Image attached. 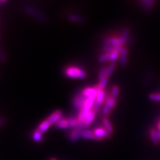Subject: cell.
Instances as JSON below:
<instances>
[{
    "mask_svg": "<svg viewBox=\"0 0 160 160\" xmlns=\"http://www.w3.org/2000/svg\"><path fill=\"white\" fill-rule=\"evenodd\" d=\"M119 88L118 86H114L112 88V98L113 99H117L118 95H119Z\"/></svg>",
    "mask_w": 160,
    "mask_h": 160,
    "instance_id": "cell-22",
    "label": "cell"
},
{
    "mask_svg": "<svg viewBox=\"0 0 160 160\" xmlns=\"http://www.w3.org/2000/svg\"><path fill=\"white\" fill-rule=\"evenodd\" d=\"M149 98L153 101H160V93H151L149 96Z\"/></svg>",
    "mask_w": 160,
    "mask_h": 160,
    "instance_id": "cell-26",
    "label": "cell"
},
{
    "mask_svg": "<svg viewBox=\"0 0 160 160\" xmlns=\"http://www.w3.org/2000/svg\"><path fill=\"white\" fill-rule=\"evenodd\" d=\"M108 80H109V78L106 77L104 79H103L102 81H100L99 83H98V88L99 89H103L106 86H107V83L108 82Z\"/></svg>",
    "mask_w": 160,
    "mask_h": 160,
    "instance_id": "cell-21",
    "label": "cell"
},
{
    "mask_svg": "<svg viewBox=\"0 0 160 160\" xmlns=\"http://www.w3.org/2000/svg\"><path fill=\"white\" fill-rule=\"evenodd\" d=\"M93 134L97 140H102L103 138H109L111 136V134L107 131L105 128H98L95 129L93 130Z\"/></svg>",
    "mask_w": 160,
    "mask_h": 160,
    "instance_id": "cell-3",
    "label": "cell"
},
{
    "mask_svg": "<svg viewBox=\"0 0 160 160\" xmlns=\"http://www.w3.org/2000/svg\"><path fill=\"white\" fill-rule=\"evenodd\" d=\"M102 123L103 124L105 128L106 129L107 131L110 134H112L113 132V127L112 126L111 123H110V122L109 121V119L107 118H103L102 119Z\"/></svg>",
    "mask_w": 160,
    "mask_h": 160,
    "instance_id": "cell-15",
    "label": "cell"
},
{
    "mask_svg": "<svg viewBox=\"0 0 160 160\" xmlns=\"http://www.w3.org/2000/svg\"><path fill=\"white\" fill-rule=\"evenodd\" d=\"M129 32H130V29H129L128 28H124V29H123V32H122V36H121V37L128 38Z\"/></svg>",
    "mask_w": 160,
    "mask_h": 160,
    "instance_id": "cell-27",
    "label": "cell"
},
{
    "mask_svg": "<svg viewBox=\"0 0 160 160\" xmlns=\"http://www.w3.org/2000/svg\"><path fill=\"white\" fill-rule=\"evenodd\" d=\"M98 60L100 62H105L106 61H109V53H104L103 54L100 55L98 58Z\"/></svg>",
    "mask_w": 160,
    "mask_h": 160,
    "instance_id": "cell-23",
    "label": "cell"
},
{
    "mask_svg": "<svg viewBox=\"0 0 160 160\" xmlns=\"http://www.w3.org/2000/svg\"><path fill=\"white\" fill-rule=\"evenodd\" d=\"M50 160H58V159H56V158H52Z\"/></svg>",
    "mask_w": 160,
    "mask_h": 160,
    "instance_id": "cell-33",
    "label": "cell"
},
{
    "mask_svg": "<svg viewBox=\"0 0 160 160\" xmlns=\"http://www.w3.org/2000/svg\"><path fill=\"white\" fill-rule=\"evenodd\" d=\"M141 3L144 4V9L148 11L154 3V1L153 0H143V1H141Z\"/></svg>",
    "mask_w": 160,
    "mask_h": 160,
    "instance_id": "cell-20",
    "label": "cell"
},
{
    "mask_svg": "<svg viewBox=\"0 0 160 160\" xmlns=\"http://www.w3.org/2000/svg\"><path fill=\"white\" fill-rule=\"evenodd\" d=\"M62 118V112L60 110H56L53 112L51 115H49V117L46 119L48 122L51 125L55 123L56 124L60 119Z\"/></svg>",
    "mask_w": 160,
    "mask_h": 160,
    "instance_id": "cell-5",
    "label": "cell"
},
{
    "mask_svg": "<svg viewBox=\"0 0 160 160\" xmlns=\"http://www.w3.org/2000/svg\"><path fill=\"white\" fill-rule=\"evenodd\" d=\"M82 138L86 139L97 140L96 138L95 137L93 134V130H91V129H83Z\"/></svg>",
    "mask_w": 160,
    "mask_h": 160,
    "instance_id": "cell-10",
    "label": "cell"
},
{
    "mask_svg": "<svg viewBox=\"0 0 160 160\" xmlns=\"http://www.w3.org/2000/svg\"><path fill=\"white\" fill-rule=\"evenodd\" d=\"M157 137L159 142H160V132H157Z\"/></svg>",
    "mask_w": 160,
    "mask_h": 160,
    "instance_id": "cell-30",
    "label": "cell"
},
{
    "mask_svg": "<svg viewBox=\"0 0 160 160\" xmlns=\"http://www.w3.org/2000/svg\"><path fill=\"white\" fill-rule=\"evenodd\" d=\"M119 55H120V53H119L118 52H112L111 53H109V61L111 62H116V60H117L118 58L119 57Z\"/></svg>",
    "mask_w": 160,
    "mask_h": 160,
    "instance_id": "cell-24",
    "label": "cell"
},
{
    "mask_svg": "<svg viewBox=\"0 0 160 160\" xmlns=\"http://www.w3.org/2000/svg\"><path fill=\"white\" fill-rule=\"evenodd\" d=\"M158 128L159 129V132H160V123H159L158 124Z\"/></svg>",
    "mask_w": 160,
    "mask_h": 160,
    "instance_id": "cell-31",
    "label": "cell"
},
{
    "mask_svg": "<svg viewBox=\"0 0 160 160\" xmlns=\"http://www.w3.org/2000/svg\"><path fill=\"white\" fill-rule=\"evenodd\" d=\"M111 112V109H110L106 105H105V106L103 108L102 110V113L104 115V116H108V115Z\"/></svg>",
    "mask_w": 160,
    "mask_h": 160,
    "instance_id": "cell-28",
    "label": "cell"
},
{
    "mask_svg": "<svg viewBox=\"0 0 160 160\" xmlns=\"http://www.w3.org/2000/svg\"><path fill=\"white\" fill-rule=\"evenodd\" d=\"M0 60H1V61H2V62H4L5 60V56H4V55L3 54V53L2 52V51H1V49H0Z\"/></svg>",
    "mask_w": 160,
    "mask_h": 160,
    "instance_id": "cell-29",
    "label": "cell"
},
{
    "mask_svg": "<svg viewBox=\"0 0 160 160\" xmlns=\"http://www.w3.org/2000/svg\"><path fill=\"white\" fill-rule=\"evenodd\" d=\"M82 132L83 129H72L68 134V139H69V141L72 142H76L79 139H80V138H82Z\"/></svg>",
    "mask_w": 160,
    "mask_h": 160,
    "instance_id": "cell-4",
    "label": "cell"
},
{
    "mask_svg": "<svg viewBox=\"0 0 160 160\" xmlns=\"http://www.w3.org/2000/svg\"><path fill=\"white\" fill-rule=\"evenodd\" d=\"M3 122H4V121H3V119H0V126H1V125L3 123Z\"/></svg>",
    "mask_w": 160,
    "mask_h": 160,
    "instance_id": "cell-32",
    "label": "cell"
},
{
    "mask_svg": "<svg viewBox=\"0 0 160 160\" xmlns=\"http://www.w3.org/2000/svg\"><path fill=\"white\" fill-rule=\"evenodd\" d=\"M104 45L105 46H112L117 47L120 46L119 42V38H108L104 40Z\"/></svg>",
    "mask_w": 160,
    "mask_h": 160,
    "instance_id": "cell-11",
    "label": "cell"
},
{
    "mask_svg": "<svg viewBox=\"0 0 160 160\" xmlns=\"http://www.w3.org/2000/svg\"><path fill=\"white\" fill-rule=\"evenodd\" d=\"M95 117H96V113L92 112L86 118V119L84 120V122H83L84 126L86 128V127L89 126V125H91V123L93 122V121L94 119H95Z\"/></svg>",
    "mask_w": 160,
    "mask_h": 160,
    "instance_id": "cell-16",
    "label": "cell"
},
{
    "mask_svg": "<svg viewBox=\"0 0 160 160\" xmlns=\"http://www.w3.org/2000/svg\"><path fill=\"white\" fill-rule=\"evenodd\" d=\"M107 69L108 68L106 66H103L98 74V79L100 81H102L103 79L106 77V72H107Z\"/></svg>",
    "mask_w": 160,
    "mask_h": 160,
    "instance_id": "cell-19",
    "label": "cell"
},
{
    "mask_svg": "<svg viewBox=\"0 0 160 160\" xmlns=\"http://www.w3.org/2000/svg\"><path fill=\"white\" fill-rule=\"evenodd\" d=\"M159 123H160V120H159Z\"/></svg>",
    "mask_w": 160,
    "mask_h": 160,
    "instance_id": "cell-34",
    "label": "cell"
},
{
    "mask_svg": "<svg viewBox=\"0 0 160 160\" xmlns=\"http://www.w3.org/2000/svg\"><path fill=\"white\" fill-rule=\"evenodd\" d=\"M43 133L42 132H40L39 130L38 129L35 130V131L32 133V139L34 142H40L42 141L43 136Z\"/></svg>",
    "mask_w": 160,
    "mask_h": 160,
    "instance_id": "cell-12",
    "label": "cell"
},
{
    "mask_svg": "<svg viewBox=\"0 0 160 160\" xmlns=\"http://www.w3.org/2000/svg\"><path fill=\"white\" fill-rule=\"evenodd\" d=\"M116 100L117 99H113L112 98L110 99V100L109 102H108L107 103H106V104L105 105H106V106L110 109H112V108H113V107L115 106V105H116Z\"/></svg>",
    "mask_w": 160,
    "mask_h": 160,
    "instance_id": "cell-25",
    "label": "cell"
},
{
    "mask_svg": "<svg viewBox=\"0 0 160 160\" xmlns=\"http://www.w3.org/2000/svg\"><path fill=\"white\" fill-rule=\"evenodd\" d=\"M65 75L70 78H76V79H84L86 78V73L83 69L76 67V66H70L65 69Z\"/></svg>",
    "mask_w": 160,
    "mask_h": 160,
    "instance_id": "cell-1",
    "label": "cell"
},
{
    "mask_svg": "<svg viewBox=\"0 0 160 160\" xmlns=\"http://www.w3.org/2000/svg\"><path fill=\"white\" fill-rule=\"evenodd\" d=\"M68 19L70 21L78 23H84V19L81 16H78L76 14H70L68 16Z\"/></svg>",
    "mask_w": 160,
    "mask_h": 160,
    "instance_id": "cell-14",
    "label": "cell"
},
{
    "mask_svg": "<svg viewBox=\"0 0 160 160\" xmlns=\"http://www.w3.org/2000/svg\"><path fill=\"white\" fill-rule=\"evenodd\" d=\"M99 91L98 87L96 88H86L82 91V93L87 98H91L93 96H96L97 93Z\"/></svg>",
    "mask_w": 160,
    "mask_h": 160,
    "instance_id": "cell-7",
    "label": "cell"
},
{
    "mask_svg": "<svg viewBox=\"0 0 160 160\" xmlns=\"http://www.w3.org/2000/svg\"><path fill=\"white\" fill-rule=\"evenodd\" d=\"M56 128L58 129H66L69 128L68 118H62L56 123Z\"/></svg>",
    "mask_w": 160,
    "mask_h": 160,
    "instance_id": "cell-9",
    "label": "cell"
},
{
    "mask_svg": "<svg viewBox=\"0 0 160 160\" xmlns=\"http://www.w3.org/2000/svg\"><path fill=\"white\" fill-rule=\"evenodd\" d=\"M128 50L126 48H123L122 51L120 53L119 56V63L122 67H126L128 63Z\"/></svg>",
    "mask_w": 160,
    "mask_h": 160,
    "instance_id": "cell-8",
    "label": "cell"
},
{
    "mask_svg": "<svg viewBox=\"0 0 160 160\" xmlns=\"http://www.w3.org/2000/svg\"><path fill=\"white\" fill-rule=\"evenodd\" d=\"M116 62H111V63L109 64V66L107 69L106 77L109 78L110 76H111V75L113 73V72H114V69L116 68Z\"/></svg>",
    "mask_w": 160,
    "mask_h": 160,
    "instance_id": "cell-18",
    "label": "cell"
},
{
    "mask_svg": "<svg viewBox=\"0 0 160 160\" xmlns=\"http://www.w3.org/2000/svg\"><path fill=\"white\" fill-rule=\"evenodd\" d=\"M50 126H51V125H50L46 119H45L44 121H43L39 125L37 129L43 133H45V132L48 131V129L49 128Z\"/></svg>",
    "mask_w": 160,
    "mask_h": 160,
    "instance_id": "cell-13",
    "label": "cell"
},
{
    "mask_svg": "<svg viewBox=\"0 0 160 160\" xmlns=\"http://www.w3.org/2000/svg\"><path fill=\"white\" fill-rule=\"evenodd\" d=\"M88 98L85 96L82 93V92L78 93L77 95H76V96H75L73 98V106L80 111V110L82 109L83 105Z\"/></svg>",
    "mask_w": 160,
    "mask_h": 160,
    "instance_id": "cell-2",
    "label": "cell"
},
{
    "mask_svg": "<svg viewBox=\"0 0 160 160\" xmlns=\"http://www.w3.org/2000/svg\"><path fill=\"white\" fill-rule=\"evenodd\" d=\"M150 137H151L152 142L154 145H156V146L158 145L159 141L157 137V132L154 129H152L150 130Z\"/></svg>",
    "mask_w": 160,
    "mask_h": 160,
    "instance_id": "cell-17",
    "label": "cell"
},
{
    "mask_svg": "<svg viewBox=\"0 0 160 160\" xmlns=\"http://www.w3.org/2000/svg\"><path fill=\"white\" fill-rule=\"evenodd\" d=\"M25 10H26V12L28 14L31 15V16H32L34 18H36V19L39 20V21L45 22L46 20V18H45V17L43 16V15L41 13L38 12L37 10L36 9H34L33 8L27 6L26 8H25Z\"/></svg>",
    "mask_w": 160,
    "mask_h": 160,
    "instance_id": "cell-6",
    "label": "cell"
}]
</instances>
